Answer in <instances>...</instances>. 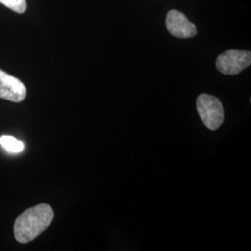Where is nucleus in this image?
<instances>
[{
    "label": "nucleus",
    "mask_w": 251,
    "mask_h": 251,
    "mask_svg": "<svg viewBox=\"0 0 251 251\" xmlns=\"http://www.w3.org/2000/svg\"><path fill=\"white\" fill-rule=\"evenodd\" d=\"M53 218V209L48 204L28 208L15 220L13 226L15 239L21 244L35 240L49 228Z\"/></svg>",
    "instance_id": "1"
},
{
    "label": "nucleus",
    "mask_w": 251,
    "mask_h": 251,
    "mask_svg": "<svg viewBox=\"0 0 251 251\" xmlns=\"http://www.w3.org/2000/svg\"><path fill=\"white\" fill-rule=\"evenodd\" d=\"M198 115L206 127L215 131L225 120V110L220 100L213 95L203 93L197 99Z\"/></svg>",
    "instance_id": "2"
},
{
    "label": "nucleus",
    "mask_w": 251,
    "mask_h": 251,
    "mask_svg": "<svg viewBox=\"0 0 251 251\" xmlns=\"http://www.w3.org/2000/svg\"><path fill=\"white\" fill-rule=\"evenodd\" d=\"M251 64L250 50H229L220 54L216 60L217 69L226 75H235L247 69Z\"/></svg>",
    "instance_id": "3"
},
{
    "label": "nucleus",
    "mask_w": 251,
    "mask_h": 251,
    "mask_svg": "<svg viewBox=\"0 0 251 251\" xmlns=\"http://www.w3.org/2000/svg\"><path fill=\"white\" fill-rule=\"evenodd\" d=\"M166 25L171 35L177 38H192L198 34L197 26L177 9H171L168 12Z\"/></svg>",
    "instance_id": "4"
},
{
    "label": "nucleus",
    "mask_w": 251,
    "mask_h": 251,
    "mask_svg": "<svg viewBox=\"0 0 251 251\" xmlns=\"http://www.w3.org/2000/svg\"><path fill=\"white\" fill-rule=\"evenodd\" d=\"M26 95V88L22 81L0 69V99L21 102Z\"/></svg>",
    "instance_id": "5"
},
{
    "label": "nucleus",
    "mask_w": 251,
    "mask_h": 251,
    "mask_svg": "<svg viewBox=\"0 0 251 251\" xmlns=\"http://www.w3.org/2000/svg\"><path fill=\"white\" fill-rule=\"evenodd\" d=\"M0 145L10 152H20L25 149V144L23 142L7 135L0 137Z\"/></svg>",
    "instance_id": "6"
},
{
    "label": "nucleus",
    "mask_w": 251,
    "mask_h": 251,
    "mask_svg": "<svg viewBox=\"0 0 251 251\" xmlns=\"http://www.w3.org/2000/svg\"><path fill=\"white\" fill-rule=\"evenodd\" d=\"M0 3L17 13H24L26 10V0H0Z\"/></svg>",
    "instance_id": "7"
}]
</instances>
